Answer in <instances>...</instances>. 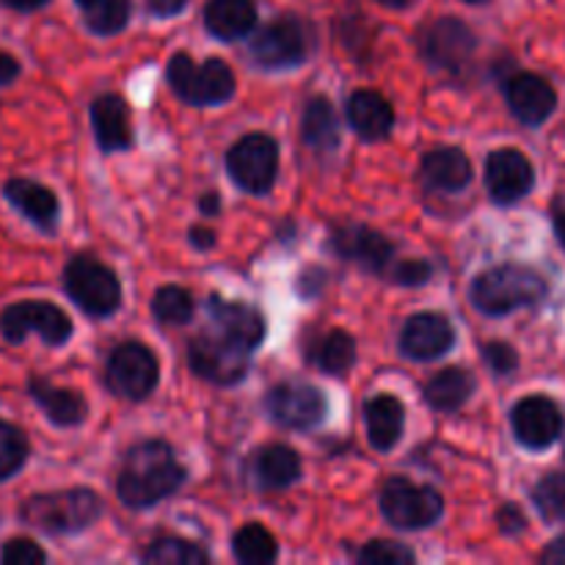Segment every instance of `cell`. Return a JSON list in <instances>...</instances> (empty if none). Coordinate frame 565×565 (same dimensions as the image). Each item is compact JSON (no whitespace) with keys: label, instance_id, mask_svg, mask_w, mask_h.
<instances>
[{"label":"cell","instance_id":"6da1fadb","mask_svg":"<svg viewBox=\"0 0 565 565\" xmlns=\"http://www.w3.org/2000/svg\"><path fill=\"white\" fill-rule=\"evenodd\" d=\"M265 337V320L243 301L213 296L207 301V326L191 340V367L210 384H237L248 373L254 351Z\"/></svg>","mask_w":565,"mask_h":565},{"label":"cell","instance_id":"7a4b0ae2","mask_svg":"<svg viewBox=\"0 0 565 565\" xmlns=\"http://www.w3.org/2000/svg\"><path fill=\"white\" fill-rule=\"evenodd\" d=\"M185 483V467L177 461L174 450L166 441H141L132 447L119 472V500L127 508H152L174 494Z\"/></svg>","mask_w":565,"mask_h":565},{"label":"cell","instance_id":"3957f363","mask_svg":"<svg viewBox=\"0 0 565 565\" xmlns=\"http://www.w3.org/2000/svg\"><path fill=\"white\" fill-rule=\"evenodd\" d=\"M546 296V281L524 265H497L483 270L472 285V301L480 312L500 315L533 307Z\"/></svg>","mask_w":565,"mask_h":565},{"label":"cell","instance_id":"277c9868","mask_svg":"<svg viewBox=\"0 0 565 565\" xmlns=\"http://www.w3.org/2000/svg\"><path fill=\"white\" fill-rule=\"evenodd\" d=\"M22 522L42 533H81L103 516V502L88 489L39 494L22 505Z\"/></svg>","mask_w":565,"mask_h":565},{"label":"cell","instance_id":"5b68a950","mask_svg":"<svg viewBox=\"0 0 565 565\" xmlns=\"http://www.w3.org/2000/svg\"><path fill=\"white\" fill-rule=\"evenodd\" d=\"M169 83L191 105H221L235 94V72L221 58L196 64L188 53H177L169 64Z\"/></svg>","mask_w":565,"mask_h":565},{"label":"cell","instance_id":"8992f818","mask_svg":"<svg viewBox=\"0 0 565 565\" xmlns=\"http://www.w3.org/2000/svg\"><path fill=\"white\" fill-rule=\"evenodd\" d=\"M64 287L72 301L94 318H108L121 303V285L114 270L83 254L66 265Z\"/></svg>","mask_w":565,"mask_h":565},{"label":"cell","instance_id":"52a82bcc","mask_svg":"<svg viewBox=\"0 0 565 565\" xmlns=\"http://www.w3.org/2000/svg\"><path fill=\"white\" fill-rule=\"evenodd\" d=\"M445 511V500L430 486H417L406 478H392L381 491V513L401 530H425L436 524Z\"/></svg>","mask_w":565,"mask_h":565},{"label":"cell","instance_id":"ba28073f","mask_svg":"<svg viewBox=\"0 0 565 565\" xmlns=\"http://www.w3.org/2000/svg\"><path fill=\"white\" fill-rule=\"evenodd\" d=\"M232 180L248 193H268L279 174V147L265 132H248L226 154Z\"/></svg>","mask_w":565,"mask_h":565},{"label":"cell","instance_id":"9c48e42d","mask_svg":"<svg viewBox=\"0 0 565 565\" xmlns=\"http://www.w3.org/2000/svg\"><path fill=\"white\" fill-rule=\"evenodd\" d=\"M0 334L20 345L28 334H39L47 345H64L72 337V320L50 301H20L0 315Z\"/></svg>","mask_w":565,"mask_h":565},{"label":"cell","instance_id":"30bf717a","mask_svg":"<svg viewBox=\"0 0 565 565\" xmlns=\"http://www.w3.org/2000/svg\"><path fill=\"white\" fill-rule=\"evenodd\" d=\"M108 386L119 397L127 401H143L152 395L160 379V364L158 356L149 351L141 342H121L114 348L108 359V370H105Z\"/></svg>","mask_w":565,"mask_h":565},{"label":"cell","instance_id":"8fae6325","mask_svg":"<svg viewBox=\"0 0 565 565\" xmlns=\"http://www.w3.org/2000/svg\"><path fill=\"white\" fill-rule=\"evenodd\" d=\"M309 53V31L296 17H281L259 28L252 39V55L265 70H290Z\"/></svg>","mask_w":565,"mask_h":565},{"label":"cell","instance_id":"7c38bea8","mask_svg":"<svg viewBox=\"0 0 565 565\" xmlns=\"http://www.w3.org/2000/svg\"><path fill=\"white\" fill-rule=\"evenodd\" d=\"M265 408H268V414L276 423L296 430L315 428L326 417V401L320 390L309 384H298V381L274 386L268 397H265Z\"/></svg>","mask_w":565,"mask_h":565},{"label":"cell","instance_id":"4fadbf2b","mask_svg":"<svg viewBox=\"0 0 565 565\" xmlns=\"http://www.w3.org/2000/svg\"><path fill=\"white\" fill-rule=\"evenodd\" d=\"M425 58L434 66L447 72H458L469 58H472L478 39L475 33L463 25L456 17H441V20L430 22L419 39Z\"/></svg>","mask_w":565,"mask_h":565},{"label":"cell","instance_id":"5bb4252c","mask_svg":"<svg viewBox=\"0 0 565 565\" xmlns=\"http://www.w3.org/2000/svg\"><path fill=\"white\" fill-rule=\"evenodd\" d=\"M513 434L530 450H546L555 445L563 434V417L561 408L550 401V397H524L516 403L511 414Z\"/></svg>","mask_w":565,"mask_h":565},{"label":"cell","instance_id":"9a60e30c","mask_svg":"<svg viewBox=\"0 0 565 565\" xmlns=\"http://www.w3.org/2000/svg\"><path fill=\"white\" fill-rule=\"evenodd\" d=\"M533 163L519 149H500V152H491L489 160H486V185H489L494 202H519V199L533 191Z\"/></svg>","mask_w":565,"mask_h":565},{"label":"cell","instance_id":"2e32d148","mask_svg":"<svg viewBox=\"0 0 565 565\" xmlns=\"http://www.w3.org/2000/svg\"><path fill=\"white\" fill-rule=\"evenodd\" d=\"M505 97L513 116L530 127L544 125L557 108L555 88L550 86V81H544L541 75H533V72H519V75L508 77Z\"/></svg>","mask_w":565,"mask_h":565},{"label":"cell","instance_id":"e0dca14e","mask_svg":"<svg viewBox=\"0 0 565 565\" xmlns=\"http://www.w3.org/2000/svg\"><path fill=\"white\" fill-rule=\"evenodd\" d=\"M452 345H456V331H452L450 320H447L445 315H414V318L403 326L401 348L408 359L434 362V359L445 356Z\"/></svg>","mask_w":565,"mask_h":565},{"label":"cell","instance_id":"ac0fdd59","mask_svg":"<svg viewBox=\"0 0 565 565\" xmlns=\"http://www.w3.org/2000/svg\"><path fill=\"white\" fill-rule=\"evenodd\" d=\"M331 248L342 259L359 263L373 274H384L392 263V243L370 226H342L331 237Z\"/></svg>","mask_w":565,"mask_h":565},{"label":"cell","instance_id":"d6986e66","mask_svg":"<svg viewBox=\"0 0 565 565\" xmlns=\"http://www.w3.org/2000/svg\"><path fill=\"white\" fill-rule=\"evenodd\" d=\"M92 125L97 143L105 152H119V149H130L132 143V125L130 110L119 94H105L97 97L92 105Z\"/></svg>","mask_w":565,"mask_h":565},{"label":"cell","instance_id":"ffe728a7","mask_svg":"<svg viewBox=\"0 0 565 565\" xmlns=\"http://www.w3.org/2000/svg\"><path fill=\"white\" fill-rule=\"evenodd\" d=\"M348 121L353 130L367 141H381L392 132L395 125V110L386 103L384 94L370 92V88H359L348 99Z\"/></svg>","mask_w":565,"mask_h":565},{"label":"cell","instance_id":"44dd1931","mask_svg":"<svg viewBox=\"0 0 565 565\" xmlns=\"http://www.w3.org/2000/svg\"><path fill=\"white\" fill-rule=\"evenodd\" d=\"M3 193L28 221H33V224L39 226V230L44 232L55 230L61 207H58V199H55V193L50 191V188L39 185V182L33 180H9L6 182Z\"/></svg>","mask_w":565,"mask_h":565},{"label":"cell","instance_id":"7402d4cb","mask_svg":"<svg viewBox=\"0 0 565 565\" xmlns=\"http://www.w3.org/2000/svg\"><path fill=\"white\" fill-rule=\"evenodd\" d=\"M204 25L213 36L224 42L248 36L257 25V6L254 0H210L204 6Z\"/></svg>","mask_w":565,"mask_h":565},{"label":"cell","instance_id":"603a6c76","mask_svg":"<svg viewBox=\"0 0 565 565\" xmlns=\"http://www.w3.org/2000/svg\"><path fill=\"white\" fill-rule=\"evenodd\" d=\"M364 423H367V439L375 450L386 452L401 441L403 425H406V408L397 397L375 395L364 406Z\"/></svg>","mask_w":565,"mask_h":565},{"label":"cell","instance_id":"cb8c5ba5","mask_svg":"<svg viewBox=\"0 0 565 565\" xmlns=\"http://www.w3.org/2000/svg\"><path fill=\"white\" fill-rule=\"evenodd\" d=\"M423 177L436 191L456 193L472 182V163L458 147H441L425 154Z\"/></svg>","mask_w":565,"mask_h":565},{"label":"cell","instance_id":"d4e9b609","mask_svg":"<svg viewBox=\"0 0 565 565\" xmlns=\"http://www.w3.org/2000/svg\"><path fill=\"white\" fill-rule=\"evenodd\" d=\"M31 397L42 406L50 423L61 425V428L81 425L83 417H86V403H83V397L77 392L64 390V386H53L42 379H33Z\"/></svg>","mask_w":565,"mask_h":565},{"label":"cell","instance_id":"484cf974","mask_svg":"<svg viewBox=\"0 0 565 565\" xmlns=\"http://www.w3.org/2000/svg\"><path fill=\"white\" fill-rule=\"evenodd\" d=\"M254 472L263 489L279 491L301 478V458L287 445H268L254 458Z\"/></svg>","mask_w":565,"mask_h":565},{"label":"cell","instance_id":"4316f807","mask_svg":"<svg viewBox=\"0 0 565 565\" xmlns=\"http://www.w3.org/2000/svg\"><path fill=\"white\" fill-rule=\"evenodd\" d=\"M475 375L463 367H447L436 373L425 386V401L436 412H458L472 397Z\"/></svg>","mask_w":565,"mask_h":565},{"label":"cell","instance_id":"83f0119b","mask_svg":"<svg viewBox=\"0 0 565 565\" xmlns=\"http://www.w3.org/2000/svg\"><path fill=\"white\" fill-rule=\"evenodd\" d=\"M301 138L315 152H329L340 143V119L326 97H312L301 116Z\"/></svg>","mask_w":565,"mask_h":565},{"label":"cell","instance_id":"f1b7e54d","mask_svg":"<svg viewBox=\"0 0 565 565\" xmlns=\"http://www.w3.org/2000/svg\"><path fill=\"white\" fill-rule=\"evenodd\" d=\"M307 359L318 370L329 375H342L345 370H351V364L356 362V342H353L351 334L334 329L320 334L318 340L309 345Z\"/></svg>","mask_w":565,"mask_h":565},{"label":"cell","instance_id":"f546056e","mask_svg":"<svg viewBox=\"0 0 565 565\" xmlns=\"http://www.w3.org/2000/svg\"><path fill=\"white\" fill-rule=\"evenodd\" d=\"M83 11L88 31L99 33V36H114L130 20V0H75Z\"/></svg>","mask_w":565,"mask_h":565},{"label":"cell","instance_id":"4dcf8cb0","mask_svg":"<svg viewBox=\"0 0 565 565\" xmlns=\"http://www.w3.org/2000/svg\"><path fill=\"white\" fill-rule=\"evenodd\" d=\"M237 561L246 565H265L276 561V539L263 527V524H246L232 539Z\"/></svg>","mask_w":565,"mask_h":565},{"label":"cell","instance_id":"1f68e13d","mask_svg":"<svg viewBox=\"0 0 565 565\" xmlns=\"http://www.w3.org/2000/svg\"><path fill=\"white\" fill-rule=\"evenodd\" d=\"M141 561L152 565H204L210 555L185 539H158L143 552Z\"/></svg>","mask_w":565,"mask_h":565},{"label":"cell","instance_id":"d6a6232c","mask_svg":"<svg viewBox=\"0 0 565 565\" xmlns=\"http://www.w3.org/2000/svg\"><path fill=\"white\" fill-rule=\"evenodd\" d=\"M152 312L160 323H169V326L188 323V320L193 318V296L177 285L160 287V290L154 292Z\"/></svg>","mask_w":565,"mask_h":565},{"label":"cell","instance_id":"836d02e7","mask_svg":"<svg viewBox=\"0 0 565 565\" xmlns=\"http://www.w3.org/2000/svg\"><path fill=\"white\" fill-rule=\"evenodd\" d=\"M28 461V439L17 425L0 419V483L20 472Z\"/></svg>","mask_w":565,"mask_h":565},{"label":"cell","instance_id":"e575fe53","mask_svg":"<svg viewBox=\"0 0 565 565\" xmlns=\"http://www.w3.org/2000/svg\"><path fill=\"white\" fill-rule=\"evenodd\" d=\"M535 505L550 522H565V475H550L535 486Z\"/></svg>","mask_w":565,"mask_h":565},{"label":"cell","instance_id":"d590c367","mask_svg":"<svg viewBox=\"0 0 565 565\" xmlns=\"http://www.w3.org/2000/svg\"><path fill=\"white\" fill-rule=\"evenodd\" d=\"M359 563L364 565H412L414 552L395 541H373L359 552Z\"/></svg>","mask_w":565,"mask_h":565},{"label":"cell","instance_id":"8d00e7d4","mask_svg":"<svg viewBox=\"0 0 565 565\" xmlns=\"http://www.w3.org/2000/svg\"><path fill=\"white\" fill-rule=\"evenodd\" d=\"M0 561L3 565H42L47 561L42 546L31 539H11L9 544L0 552Z\"/></svg>","mask_w":565,"mask_h":565},{"label":"cell","instance_id":"74e56055","mask_svg":"<svg viewBox=\"0 0 565 565\" xmlns=\"http://www.w3.org/2000/svg\"><path fill=\"white\" fill-rule=\"evenodd\" d=\"M392 281L403 287H419L430 279V265L425 259H403L392 265Z\"/></svg>","mask_w":565,"mask_h":565},{"label":"cell","instance_id":"f35d334b","mask_svg":"<svg viewBox=\"0 0 565 565\" xmlns=\"http://www.w3.org/2000/svg\"><path fill=\"white\" fill-rule=\"evenodd\" d=\"M483 359L494 373H513L519 364L516 351H513L508 342H489V345L483 348Z\"/></svg>","mask_w":565,"mask_h":565},{"label":"cell","instance_id":"ab89813d","mask_svg":"<svg viewBox=\"0 0 565 565\" xmlns=\"http://www.w3.org/2000/svg\"><path fill=\"white\" fill-rule=\"evenodd\" d=\"M497 519H500V530L505 535H516V533H522L524 527H527V522H524L522 511H519L516 505H505Z\"/></svg>","mask_w":565,"mask_h":565},{"label":"cell","instance_id":"60d3db41","mask_svg":"<svg viewBox=\"0 0 565 565\" xmlns=\"http://www.w3.org/2000/svg\"><path fill=\"white\" fill-rule=\"evenodd\" d=\"M17 75H20V61L0 50V86H9L11 81H17Z\"/></svg>","mask_w":565,"mask_h":565},{"label":"cell","instance_id":"b9f144b4","mask_svg":"<svg viewBox=\"0 0 565 565\" xmlns=\"http://www.w3.org/2000/svg\"><path fill=\"white\" fill-rule=\"evenodd\" d=\"M149 11L158 17H174L188 6V0H147Z\"/></svg>","mask_w":565,"mask_h":565},{"label":"cell","instance_id":"7bdbcfd3","mask_svg":"<svg viewBox=\"0 0 565 565\" xmlns=\"http://www.w3.org/2000/svg\"><path fill=\"white\" fill-rule=\"evenodd\" d=\"M541 561L550 563V565H565V535H561V539L552 541V544L546 546V552L541 555Z\"/></svg>","mask_w":565,"mask_h":565},{"label":"cell","instance_id":"ee69618b","mask_svg":"<svg viewBox=\"0 0 565 565\" xmlns=\"http://www.w3.org/2000/svg\"><path fill=\"white\" fill-rule=\"evenodd\" d=\"M191 243L199 248V252H207V248L215 246V232L204 230V226H193Z\"/></svg>","mask_w":565,"mask_h":565},{"label":"cell","instance_id":"f6af8a7d","mask_svg":"<svg viewBox=\"0 0 565 565\" xmlns=\"http://www.w3.org/2000/svg\"><path fill=\"white\" fill-rule=\"evenodd\" d=\"M3 3L14 11H36V9H42L47 0H3Z\"/></svg>","mask_w":565,"mask_h":565},{"label":"cell","instance_id":"bcb514c9","mask_svg":"<svg viewBox=\"0 0 565 565\" xmlns=\"http://www.w3.org/2000/svg\"><path fill=\"white\" fill-rule=\"evenodd\" d=\"M218 207H221V199L215 196V193H207V196L199 199V210H202L204 215H215L218 213Z\"/></svg>","mask_w":565,"mask_h":565},{"label":"cell","instance_id":"7dc6e473","mask_svg":"<svg viewBox=\"0 0 565 565\" xmlns=\"http://www.w3.org/2000/svg\"><path fill=\"white\" fill-rule=\"evenodd\" d=\"M555 232H557V241H561V246L565 248V207H561L555 213Z\"/></svg>","mask_w":565,"mask_h":565},{"label":"cell","instance_id":"c3c4849f","mask_svg":"<svg viewBox=\"0 0 565 565\" xmlns=\"http://www.w3.org/2000/svg\"><path fill=\"white\" fill-rule=\"evenodd\" d=\"M375 3H381L384 9H408L414 0H375Z\"/></svg>","mask_w":565,"mask_h":565},{"label":"cell","instance_id":"681fc988","mask_svg":"<svg viewBox=\"0 0 565 565\" xmlns=\"http://www.w3.org/2000/svg\"><path fill=\"white\" fill-rule=\"evenodd\" d=\"M467 3H486V0H467Z\"/></svg>","mask_w":565,"mask_h":565}]
</instances>
